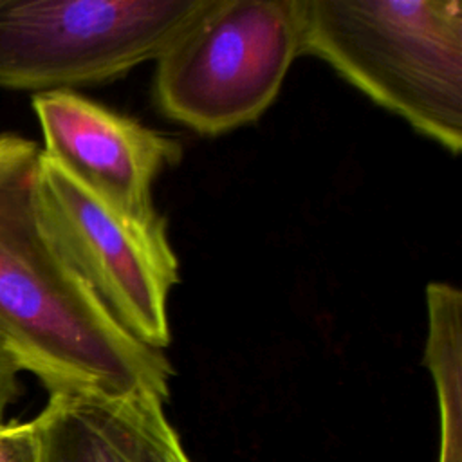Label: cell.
Masks as SVG:
<instances>
[{"label": "cell", "mask_w": 462, "mask_h": 462, "mask_svg": "<svg viewBox=\"0 0 462 462\" xmlns=\"http://www.w3.org/2000/svg\"><path fill=\"white\" fill-rule=\"evenodd\" d=\"M42 148L0 134V350L49 390L168 401L173 368L105 309L45 227Z\"/></svg>", "instance_id": "obj_1"}, {"label": "cell", "mask_w": 462, "mask_h": 462, "mask_svg": "<svg viewBox=\"0 0 462 462\" xmlns=\"http://www.w3.org/2000/svg\"><path fill=\"white\" fill-rule=\"evenodd\" d=\"M303 54L458 155L460 0H303Z\"/></svg>", "instance_id": "obj_2"}, {"label": "cell", "mask_w": 462, "mask_h": 462, "mask_svg": "<svg viewBox=\"0 0 462 462\" xmlns=\"http://www.w3.org/2000/svg\"><path fill=\"white\" fill-rule=\"evenodd\" d=\"M303 54V0H209L159 54L153 99L202 135L258 119Z\"/></svg>", "instance_id": "obj_3"}, {"label": "cell", "mask_w": 462, "mask_h": 462, "mask_svg": "<svg viewBox=\"0 0 462 462\" xmlns=\"http://www.w3.org/2000/svg\"><path fill=\"white\" fill-rule=\"evenodd\" d=\"M209 0H0V87L56 92L157 60Z\"/></svg>", "instance_id": "obj_4"}, {"label": "cell", "mask_w": 462, "mask_h": 462, "mask_svg": "<svg viewBox=\"0 0 462 462\" xmlns=\"http://www.w3.org/2000/svg\"><path fill=\"white\" fill-rule=\"evenodd\" d=\"M38 200L47 231L116 321L162 350L171 341L170 292L179 260L157 209L132 213L103 200L42 152Z\"/></svg>", "instance_id": "obj_5"}, {"label": "cell", "mask_w": 462, "mask_h": 462, "mask_svg": "<svg viewBox=\"0 0 462 462\" xmlns=\"http://www.w3.org/2000/svg\"><path fill=\"white\" fill-rule=\"evenodd\" d=\"M43 155L103 200L132 213L153 211L157 177L177 164L180 144L76 90L34 94Z\"/></svg>", "instance_id": "obj_6"}, {"label": "cell", "mask_w": 462, "mask_h": 462, "mask_svg": "<svg viewBox=\"0 0 462 462\" xmlns=\"http://www.w3.org/2000/svg\"><path fill=\"white\" fill-rule=\"evenodd\" d=\"M152 395L54 392L32 420L40 462H159L171 426Z\"/></svg>", "instance_id": "obj_7"}, {"label": "cell", "mask_w": 462, "mask_h": 462, "mask_svg": "<svg viewBox=\"0 0 462 462\" xmlns=\"http://www.w3.org/2000/svg\"><path fill=\"white\" fill-rule=\"evenodd\" d=\"M0 462H40V444L32 420L0 424Z\"/></svg>", "instance_id": "obj_8"}, {"label": "cell", "mask_w": 462, "mask_h": 462, "mask_svg": "<svg viewBox=\"0 0 462 462\" xmlns=\"http://www.w3.org/2000/svg\"><path fill=\"white\" fill-rule=\"evenodd\" d=\"M18 374V366L0 350V424H4L5 410L20 395Z\"/></svg>", "instance_id": "obj_9"}, {"label": "cell", "mask_w": 462, "mask_h": 462, "mask_svg": "<svg viewBox=\"0 0 462 462\" xmlns=\"http://www.w3.org/2000/svg\"><path fill=\"white\" fill-rule=\"evenodd\" d=\"M159 462H191L188 458V455L184 453L173 426H170L164 431L162 444H161V458H159Z\"/></svg>", "instance_id": "obj_10"}]
</instances>
